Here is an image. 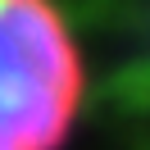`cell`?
<instances>
[{
	"label": "cell",
	"mask_w": 150,
	"mask_h": 150,
	"mask_svg": "<svg viewBox=\"0 0 150 150\" xmlns=\"http://www.w3.org/2000/svg\"><path fill=\"white\" fill-rule=\"evenodd\" d=\"M82 105V59L50 0H0V150H59Z\"/></svg>",
	"instance_id": "6da1fadb"
}]
</instances>
